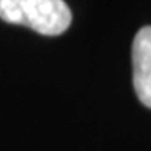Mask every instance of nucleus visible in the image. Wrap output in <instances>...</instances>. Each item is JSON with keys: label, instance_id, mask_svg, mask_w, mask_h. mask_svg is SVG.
<instances>
[{"label": "nucleus", "instance_id": "1", "mask_svg": "<svg viewBox=\"0 0 151 151\" xmlns=\"http://www.w3.org/2000/svg\"><path fill=\"white\" fill-rule=\"evenodd\" d=\"M0 19L42 35H60L69 29L72 14L64 0H0Z\"/></svg>", "mask_w": 151, "mask_h": 151}, {"label": "nucleus", "instance_id": "2", "mask_svg": "<svg viewBox=\"0 0 151 151\" xmlns=\"http://www.w3.org/2000/svg\"><path fill=\"white\" fill-rule=\"evenodd\" d=\"M133 84L138 99L151 109V27L138 30L133 42Z\"/></svg>", "mask_w": 151, "mask_h": 151}]
</instances>
